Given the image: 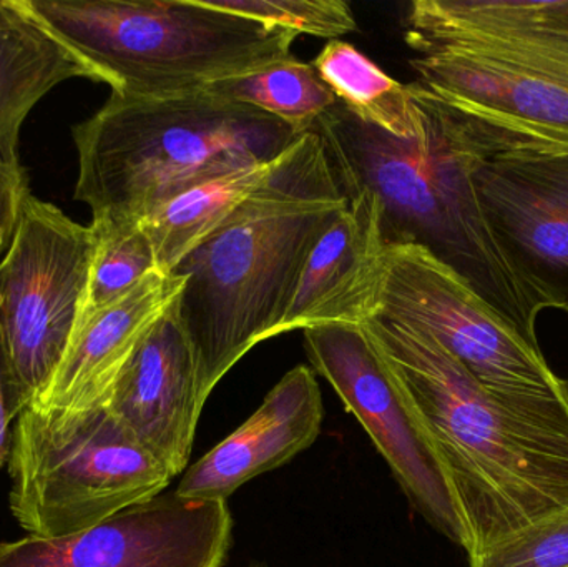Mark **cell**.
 Returning a JSON list of instances; mask_svg holds the SVG:
<instances>
[{
  "mask_svg": "<svg viewBox=\"0 0 568 567\" xmlns=\"http://www.w3.org/2000/svg\"><path fill=\"white\" fill-rule=\"evenodd\" d=\"M429 433L456 495L467 556L568 509V398L480 385L433 336L361 323Z\"/></svg>",
  "mask_w": 568,
  "mask_h": 567,
  "instance_id": "6da1fadb",
  "label": "cell"
},
{
  "mask_svg": "<svg viewBox=\"0 0 568 567\" xmlns=\"http://www.w3.org/2000/svg\"><path fill=\"white\" fill-rule=\"evenodd\" d=\"M424 129L399 140L357 119L337 100L317 120L344 195L367 190L386 245H417L466 280L520 335L537 342L539 313L500 256L480 209L474 172L496 149L493 135L414 82Z\"/></svg>",
  "mask_w": 568,
  "mask_h": 567,
  "instance_id": "7a4b0ae2",
  "label": "cell"
},
{
  "mask_svg": "<svg viewBox=\"0 0 568 567\" xmlns=\"http://www.w3.org/2000/svg\"><path fill=\"white\" fill-rule=\"evenodd\" d=\"M347 206L316 130L297 136L266 182L173 273L176 313L195 352L200 398L273 338L316 243Z\"/></svg>",
  "mask_w": 568,
  "mask_h": 567,
  "instance_id": "3957f363",
  "label": "cell"
},
{
  "mask_svg": "<svg viewBox=\"0 0 568 567\" xmlns=\"http://www.w3.org/2000/svg\"><path fill=\"white\" fill-rule=\"evenodd\" d=\"M75 200L92 220L140 223L186 190L273 162L297 139L275 117L210 89L172 97L112 93L73 126Z\"/></svg>",
  "mask_w": 568,
  "mask_h": 567,
  "instance_id": "277c9868",
  "label": "cell"
},
{
  "mask_svg": "<svg viewBox=\"0 0 568 567\" xmlns=\"http://www.w3.org/2000/svg\"><path fill=\"white\" fill-rule=\"evenodd\" d=\"M404 40L417 83L496 140V150L568 152V36L520 0H416Z\"/></svg>",
  "mask_w": 568,
  "mask_h": 567,
  "instance_id": "5b68a950",
  "label": "cell"
},
{
  "mask_svg": "<svg viewBox=\"0 0 568 567\" xmlns=\"http://www.w3.org/2000/svg\"><path fill=\"white\" fill-rule=\"evenodd\" d=\"M23 3L116 95L203 90L287 59L297 37L200 0Z\"/></svg>",
  "mask_w": 568,
  "mask_h": 567,
  "instance_id": "8992f818",
  "label": "cell"
},
{
  "mask_svg": "<svg viewBox=\"0 0 568 567\" xmlns=\"http://www.w3.org/2000/svg\"><path fill=\"white\" fill-rule=\"evenodd\" d=\"M9 508L29 536L77 535L162 495L172 475L106 406L19 413L9 452Z\"/></svg>",
  "mask_w": 568,
  "mask_h": 567,
  "instance_id": "52a82bcc",
  "label": "cell"
},
{
  "mask_svg": "<svg viewBox=\"0 0 568 567\" xmlns=\"http://www.w3.org/2000/svg\"><path fill=\"white\" fill-rule=\"evenodd\" d=\"M93 256L92 226L26 196L0 259V383L12 419L45 393L79 332Z\"/></svg>",
  "mask_w": 568,
  "mask_h": 567,
  "instance_id": "ba28073f",
  "label": "cell"
},
{
  "mask_svg": "<svg viewBox=\"0 0 568 567\" xmlns=\"http://www.w3.org/2000/svg\"><path fill=\"white\" fill-rule=\"evenodd\" d=\"M433 336L480 385L503 393H562L532 343L453 269L417 245H387L377 315Z\"/></svg>",
  "mask_w": 568,
  "mask_h": 567,
  "instance_id": "9c48e42d",
  "label": "cell"
},
{
  "mask_svg": "<svg viewBox=\"0 0 568 567\" xmlns=\"http://www.w3.org/2000/svg\"><path fill=\"white\" fill-rule=\"evenodd\" d=\"M303 336L314 372L366 429L414 512L467 553L469 536L443 459L363 325L329 323Z\"/></svg>",
  "mask_w": 568,
  "mask_h": 567,
  "instance_id": "30bf717a",
  "label": "cell"
},
{
  "mask_svg": "<svg viewBox=\"0 0 568 567\" xmlns=\"http://www.w3.org/2000/svg\"><path fill=\"white\" fill-rule=\"evenodd\" d=\"M484 219L537 313H568V152L490 150L474 172Z\"/></svg>",
  "mask_w": 568,
  "mask_h": 567,
  "instance_id": "8fae6325",
  "label": "cell"
},
{
  "mask_svg": "<svg viewBox=\"0 0 568 567\" xmlns=\"http://www.w3.org/2000/svg\"><path fill=\"white\" fill-rule=\"evenodd\" d=\"M232 543L229 502L173 489L77 535L0 543V567H223Z\"/></svg>",
  "mask_w": 568,
  "mask_h": 567,
  "instance_id": "7c38bea8",
  "label": "cell"
},
{
  "mask_svg": "<svg viewBox=\"0 0 568 567\" xmlns=\"http://www.w3.org/2000/svg\"><path fill=\"white\" fill-rule=\"evenodd\" d=\"M176 302L150 330L103 405L172 478L189 466L205 408L195 352Z\"/></svg>",
  "mask_w": 568,
  "mask_h": 567,
  "instance_id": "4fadbf2b",
  "label": "cell"
},
{
  "mask_svg": "<svg viewBox=\"0 0 568 567\" xmlns=\"http://www.w3.org/2000/svg\"><path fill=\"white\" fill-rule=\"evenodd\" d=\"M347 206L314 246L275 336L329 323H361L377 315L386 242L376 196L346 195Z\"/></svg>",
  "mask_w": 568,
  "mask_h": 567,
  "instance_id": "5bb4252c",
  "label": "cell"
},
{
  "mask_svg": "<svg viewBox=\"0 0 568 567\" xmlns=\"http://www.w3.org/2000/svg\"><path fill=\"white\" fill-rule=\"evenodd\" d=\"M323 419L316 375L310 366H294L239 429L186 469L175 492L200 502H229L240 486L310 448Z\"/></svg>",
  "mask_w": 568,
  "mask_h": 567,
  "instance_id": "9a60e30c",
  "label": "cell"
},
{
  "mask_svg": "<svg viewBox=\"0 0 568 567\" xmlns=\"http://www.w3.org/2000/svg\"><path fill=\"white\" fill-rule=\"evenodd\" d=\"M183 288L182 275L155 270L119 302L92 316L77 333L49 388L32 406L73 413L105 405L126 363Z\"/></svg>",
  "mask_w": 568,
  "mask_h": 567,
  "instance_id": "2e32d148",
  "label": "cell"
},
{
  "mask_svg": "<svg viewBox=\"0 0 568 567\" xmlns=\"http://www.w3.org/2000/svg\"><path fill=\"white\" fill-rule=\"evenodd\" d=\"M90 79L93 70L53 36L23 0H3L0 10V170L22 169L20 126L30 110L65 80Z\"/></svg>",
  "mask_w": 568,
  "mask_h": 567,
  "instance_id": "e0dca14e",
  "label": "cell"
},
{
  "mask_svg": "<svg viewBox=\"0 0 568 567\" xmlns=\"http://www.w3.org/2000/svg\"><path fill=\"white\" fill-rule=\"evenodd\" d=\"M276 160L236 170L186 190L140 222L152 242L156 270H173L215 235L230 216L266 182Z\"/></svg>",
  "mask_w": 568,
  "mask_h": 567,
  "instance_id": "ac0fdd59",
  "label": "cell"
},
{
  "mask_svg": "<svg viewBox=\"0 0 568 567\" xmlns=\"http://www.w3.org/2000/svg\"><path fill=\"white\" fill-rule=\"evenodd\" d=\"M313 67L357 119L394 139L416 140L423 133V112L413 83L397 82L353 43L329 40Z\"/></svg>",
  "mask_w": 568,
  "mask_h": 567,
  "instance_id": "d6986e66",
  "label": "cell"
},
{
  "mask_svg": "<svg viewBox=\"0 0 568 567\" xmlns=\"http://www.w3.org/2000/svg\"><path fill=\"white\" fill-rule=\"evenodd\" d=\"M240 103H248L275 117L297 136L311 132L317 120L337 103L313 63L293 55L246 75L233 77L206 87Z\"/></svg>",
  "mask_w": 568,
  "mask_h": 567,
  "instance_id": "ffe728a7",
  "label": "cell"
},
{
  "mask_svg": "<svg viewBox=\"0 0 568 567\" xmlns=\"http://www.w3.org/2000/svg\"><path fill=\"white\" fill-rule=\"evenodd\" d=\"M90 226L95 233V256L79 330L156 270L152 242L140 223L92 220Z\"/></svg>",
  "mask_w": 568,
  "mask_h": 567,
  "instance_id": "44dd1931",
  "label": "cell"
},
{
  "mask_svg": "<svg viewBox=\"0 0 568 567\" xmlns=\"http://www.w3.org/2000/svg\"><path fill=\"white\" fill-rule=\"evenodd\" d=\"M206 7L236 13L287 32L337 40L356 32L353 10L343 0H200Z\"/></svg>",
  "mask_w": 568,
  "mask_h": 567,
  "instance_id": "7402d4cb",
  "label": "cell"
},
{
  "mask_svg": "<svg viewBox=\"0 0 568 567\" xmlns=\"http://www.w3.org/2000/svg\"><path fill=\"white\" fill-rule=\"evenodd\" d=\"M470 567H568V509L469 558Z\"/></svg>",
  "mask_w": 568,
  "mask_h": 567,
  "instance_id": "603a6c76",
  "label": "cell"
},
{
  "mask_svg": "<svg viewBox=\"0 0 568 567\" xmlns=\"http://www.w3.org/2000/svg\"><path fill=\"white\" fill-rule=\"evenodd\" d=\"M26 169L0 170V253L9 246L19 222L23 200L29 195Z\"/></svg>",
  "mask_w": 568,
  "mask_h": 567,
  "instance_id": "cb8c5ba5",
  "label": "cell"
},
{
  "mask_svg": "<svg viewBox=\"0 0 568 567\" xmlns=\"http://www.w3.org/2000/svg\"><path fill=\"white\" fill-rule=\"evenodd\" d=\"M523 3L524 10L534 22L568 36V0H529Z\"/></svg>",
  "mask_w": 568,
  "mask_h": 567,
  "instance_id": "d4e9b609",
  "label": "cell"
},
{
  "mask_svg": "<svg viewBox=\"0 0 568 567\" xmlns=\"http://www.w3.org/2000/svg\"><path fill=\"white\" fill-rule=\"evenodd\" d=\"M10 423H12V416H10L6 395H3L2 383H0V468L9 459L10 439H12Z\"/></svg>",
  "mask_w": 568,
  "mask_h": 567,
  "instance_id": "484cf974",
  "label": "cell"
},
{
  "mask_svg": "<svg viewBox=\"0 0 568 567\" xmlns=\"http://www.w3.org/2000/svg\"><path fill=\"white\" fill-rule=\"evenodd\" d=\"M564 388H566L567 398H568V378L564 379Z\"/></svg>",
  "mask_w": 568,
  "mask_h": 567,
  "instance_id": "4316f807",
  "label": "cell"
},
{
  "mask_svg": "<svg viewBox=\"0 0 568 567\" xmlns=\"http://www.w3.org/2000/svg\"><path fill=\"white\" fill-rule=\"evenodd\" d=\"M250 567H268V566L262 565V563H255V565H252Z\"/></svg>",
  "mask_w": 568,
  "mask_h": 567,
  "instance_id": "83f0119b",
  "label": "cell"
},
{
  "mask_svg": "<svg viewBox=\"0 0 568 567\" xmlns=\"http://www.w3.org/2000/svg\"><path fill=\"white\" fill-rule=\"evenodd\" d=\"M3 7V0H0V10H2Z\"/></svg>",
  "mask_w": 568,
  "mask_h": 567,
  "instance_id": "f1b7e54d",
  "label": "cell"
}]
</instances>
